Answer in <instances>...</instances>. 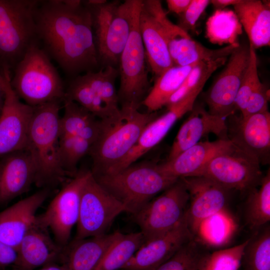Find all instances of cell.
Masks as SVG:
<instances>
[{"instance_id":"1","label":"cell","mask_w":270,"mask_h":270,"mask_svg":"<svg viewBox=\"0 0 270 270\" xmlns=\"http://www.w3.org/2000/svg\"><path fill=\"white\" fill-rule=\"evenodd\" d=\"M36 22L43 49L66 74L94 71L100 65L92 14L84 2L40 1Z\"/></svg>"},{"instance_id":"2","label":"cell","mask_w":270,"mask_h":270,"mask_svg":"<svg viewBox=\"0 0 270 270\" xmlns=\"http://www.w3.org/2000/svg\"><path fill=\"white\" fill-rule=\"evenodd\" d=\"M52 100L34 106L26 149L36 169L34 184L44 187L62 182L66 174L60 159L59 122L60 102Z\"/></svg>"},{"instance_id":"3","label":"cell","mask_w":270,"mask_h":270,"mask_svg":"<svg viewBox=\"0 0 270 270\" xmlns=\"http://www.w3.org/2000/svg\"><path fill=\"white\" fill-rule=\"evenodd\" d=\"M138 109L120 108V112L101 120V130L89 154L92 160V175L104 174L122 160L138 140L145 126L156 118L154 112Z\"/></svg>"},{"instance_id":"4","label":"cell","mask_w":270,"mask_h":270,"mask_svg":"<svg viewBox=\"0 0 270 270\" xmlns=\"http://www.w3.org/2000/svg\"><path fill=\"white\" fill-rule=\"evenodd\" d=\"M92 176L132 214L178 180L163 172L158 164L150 162L132 164L116 172Z\"/></svg>"},{"instance_id":"5","label":"cell","mask_w":270,"mask_h":270,"mask_svg":"<svg viewBox=\"0 0 270 270\" xmlns=\"http://www.w3.org/2000/svg\"><path fill=\"white\" fill-rule=\"evenodd\" d=\"M40 0H0V70L10 74L28 50L39 43L36 11Z\"/></svg>"},{"instance_id":"6","label":"cell","mask_w":270,"mask_h":270,"mask_svg":"<svg viewBox=\"0 0 270 270\" xmlns=\"http://www.w3.org/2000/svg\"><path fill=\"white\" fill-rule=\"evenodd\" d=\"M10 83L20 99L33 107L65 98L64 87L50 56L39 46L33 45L14 69Z\"/></svg>"},{"instance_id":"7","label":"cell","mask_w":270,"mask_h":270,"mask_svg":"<svg viewBox=\"0 0 270 270\" xmlns=\"http://www.w3.org/2000/svg\"><path fill=\"white\" fill-rule=\"evenodd\" d=\"M140 1H106L94 6L85 3L92 12L95 43L102 68L107 66L116 68L118 65Z\"/></svg>"},{"instance_id":"8","label":"cell","mask_w":270,"mask_h":270,"mask_svg":"<svg viewBox=\"0 0 270 270\" xmlns=\"http://www.w3.org/2000/svg\"><path fill=\"white\" fill-rule=\"evenodd\" d=\"M260 164L254 156L230 140L208 162L200 176L230 190L248 193L260 184L263 176Z\"/></svg>"},{"instance_id":"9","label":"cell","mask_w":270,"mask_h":270,"mask_svg":"<svg viewBox=\"0 0 270 270\" xmlns=\"http://www.w3.org/2000/svg\"><path fill=\"white\" fill-rule=\"evenodd\" d=\"M118 74L116 68L107 66L78 76L66 90L64 99L78 103L100 120L114 116L120 112L115 87Z\"/></svg>"},{"instance_id":"10","label":"cell","mask_w":270,"mask_h":270,"mask_svg":"<svg viewBox=\"0 0 270 270\" xmlns=\"http://www.w3.org/2000/svg\"><path fill=\"white\" fill-rule=\"evenodd\" d=\"M142 3L140 0L136 9L130 34L120 58L118 95L120 108L138 109L149 88L144 48L138 26Z\"/></svg>"},{"instance_id":"11","label":"cell","mask_w":270,"mask_h":270,"mask_svg":"<svg viewBox=\"0 0 270 270\" xmlns=\"http://www.w3.org/2000/svg\"><path fill=\"white\" fill-rule=\"evenodd\" d=\"M188 202L186 186L179 178L132 214L144 242L169 232L182 222L186 217Z\"/></svg>"},{"instance_id":"12","label":"cell","mask_w":270,"mask_h":270,"mask_svg":"<svg viewBox=\"0 0 270 270\" xmlns=\"http://www.w3.org/2000/svg\"><path fill=\"white\" fill-rule=\"evenodd\" d=\"M128 212L124 206L106 190L91 174L81 192L78 219L74 240L106 233L115 218Z\"/></svg>"},{"instance_id":"13","label":"cell","mask_w":270,"mask_h":270,"mask_svg":"<svg viewBox=\"0 0 270 270\" xmlns=\"http://www.w3.org/2000/svg\"><path fill=\"white\" fill-rule=\"evenodd\" d=\"M91 174L90 170H80L60 190L46 211L37 216L36 223L50 230L54 240L65 247L69 242L74 226L77 224L80 194Z\"/></svg>"},{"instance_id":"14","label":"cell","mask_w":270,"mask_h":270,"mask_svg":"<svg viewBox=\"0 0 270 270\" xmlns=\"http://www.w3.org/2000/svg\"><path fill=\"white\" fill-rule=\"evenodd\" d=\"M250 56V48L240 46L230 56L228 62L205 96L211 114L226 119L235 110V101Z\"/></svg>"},{"instance_id":"15","label":"cell","mask_w":270,"mask_h":270,"mask_svg":"<svg viewBox=\"0 0 270 270\" xmlns=\"http://www.w3.org/2000/svg\"><path fill=\"white\" fill-rule=\"evenodd\" d=\"M200 92H191L180 101L167 106L168 112L149 122L125 156L104 174L116 172L134 164L158 144L176 122L191 111Z\"/></svg>"},{"instance_id":"16","label":"cell","mask_w":270,"mask_h":270,"mask_svg":"<svg viewBox=\"0 0 270 270\" xmlns=\"http://www.w3.org/2000/svg\"><path fill=\"white\" fill-rule=\"evenodd\" d=\"M189 194L186 220L192 233L202 224L224 209L230 190L204 176L180 178Z\"/></svg>"},{"instance_id":"17","label":"cell","mask_w":270,"mask_h":270,"mask_svg":"<svg viewBox=\"0 0 270 270\" xmlns=\"http://www.w3.org/2000/svg\"><path fill=\"white\" fill-rule=\"evenodd\" d=\"M10 81L6 88L4 104L0 116V156L25 148L34 110V107L21 102Z\"/></svg>"},{"instance_id":"18","label":"cell","mask_w":270,"mask_h":270,"mask_svg":"<svg viewBox=\"0 0 270 270\" xmlns=\"http://www.w3.org/2000/svg\"><path fill=\"white\" fill-rule=\"evenodd\" d=\"M192 238L186 216L169 232L144 242L122 270H154Z\"/></svg>"},{"instance_id":"19","label":"cell","mask_w":270,"mask_h":270,"mask_svg":"<svg viewBox=\"0 0 270 270\" xmlns=\"http://www.w3.org/2000/svg\"><path fill=\"white\" fill-rule=\"evenodd\" d=\"M44 188L0 212V240L17 249L28 232L36 224V212L49 194Z\"/></svg>"},{"instance_id":"20","label":"cell","mask_w":270,"mask_h":270,"mask_svg":"<svg viewBox=\"0 0 270 270\" xmlns=\"http://www.w3.org/2000/svg\"><path fill=\"white\" fill-rule=\"evenodd\" d=\"M190 112L176 134L166 161L174 159L210 134L219 140H229L226 119L211 114L200 105L194 104Z\"/></svg>"},{"instance_id":"21","label":"cell","mask_w":270,"mask_h":270,"mask_svg":"<svg viewBox=\"0 0 270 270\" xmlns=\"http://www.w3.org/2000/svg\"><path fill=\"white\" fill-rule=\"evenodd\" d=\"M48 231L36 222L17 247L14 270H34L50 263L62 262L66 246L58 244Z\"/></svg>"},{"instance_id":"22","label":"cell","mask_w":270,"mask_h":270,"mask_svg":"<svg viewBox=\"0 0 270 270\" xmlns=\"http://www.w3.org/2000/svg\"><path fill=\"white\" fill-rule=\"evenodd\" d=\"M229 140L254 156L260 164H267L270 156V113L268 111L237 119Z\"/></svg>"},{"instance_id":"23","label":"cell","mask_w":270,"mask_h":270,"mask_svg":"<svg viewBox=\"0 0 270 270\" xmlns=\"http://www.w3.org/2000/svg\"><path fill=\"white\" fill-rule=\"evenodd\" d=\"M0 161V205L27 192L34 184L36 169L29 152L17 150Z\"/></svg>"},{"instance_id":"24","label":"cell","mask_w":270,"mask_h":270,"mask_svg":"<svg viewBox=\"0 0 270 270\" xmlns=\"http://www.w3.org/2000/svg\"><path fill=\"white\" fill-rule=\"evenodd\" d=\"M230 142L219 139L200 142L174 159L158 164L159 167L165 174L177 179L200 176L208 162Z\"/></svg>"},{"instance_id":"25","label":"cell","mask_w":270,"mask_h":270,"mask_svg":"<svg viewBox=\"0 0 270 270\" xmlns=\"http://www.w3.org/2000/svg\"><path fill=\"white\" fill-rule=\"evenodd\" d=\"M138 26L146 60L154 74L158 77L174 64L161 27L142 0Z\"/></svg>"},{"instance_id":"26","label":"cell","mask_w":270,"mask_h":270,"mask_svg":"<svg viewBox=\"0 0 270 270\" xmlns=\"http://www.w3.org/2000/svg\"><path fill=\"white\" fill-rule=\"evenodd\" d=\"M120 232L74 240L65 247L63 263L67 270H94Z\"/></svg>"},{"instance_id":"27","label":"cell","mask_w":270,"mask_h":270,"mask_svg":"<svg viewBox=\"0 0 270 270\" xmlns=\"http://www.w3.org/2000/svg\"><path fill=\"white\" fill-rule=\"evenodd\" d=\"M236 14L255 50L270 46V2L242 0L234 6Z\"/></svg>"},{"instance_id":"28","label":"cell","mask_w":270,"mask_h":270,"mask_svg":"<svg viewBox=\"0 0 270 270\" xmlns=\"http://www.w3.org/2000/svg\"><path fill=\"white\" fill-rule=\"evenodd\" d=\"M62 102L64 112L60 118V138L76 136L92 144L99 136L101 120L72 100L64 99Z\"/></svg>"},{"instance_id":"29","label":"cell","mask_w":270,"mask_h":270,"mask_svg":"<svg viewBox=\"0 0 270 270\" xmlns=\"http://www.w3.org/2000/svg\"><path fill=\"white\" fill-rule=\"evenodd\" d=\"M196 63L186 66H174L156 77L153 86L141 104L146 108L147 112H156L166 106Z\"/></svg>"},{"instance_id":"30","label":"cell","mask_w":270,"mask_h":270,"mask_svg":"<svg viewBox=\"0 0 270 270\" xmlns=\"http://www.w3.org/2000/svg\"><path fill=\"white\" fill-rule=\"evenodd\" d=\"M144 242L140 232L123 234L108 247L94 270H118L128 262Z\"/></svg>"},{"instance_id":"31","label":"cell","mask_w":270,"mask_h":270,"mask_svg":"<svg viewBox=\"0 0 270 270\" xmlns=\"http://www.w3.org/2000/svg\"><path fill=\"white\" fill-rule=\"evenodd\" d=\"M245 218L249 228L256 230L270 220V172L263 176L260 184L248 192Z\"/></svg>"},{"instance_id":"32","label":"cell","mask_w":270,"mask_h":270,"mask_svg":"<svg viewBox=\"0 0 270 270\" xmlns=\"http://www.w3.org/2000/svg\"><path fill=\"white\" fill-rule=\"evenodd\" d=\"M242 25L236 13L227 10H217L206 22V36L211 42L229 44L237 42Z\"/></svg>"},{"instance_id":"33","label":"cell","mask_w":270,"mask_h":270,"mask_svg":"<svg viewBox=\"0 0 270 270\" xmlns=\"http://www.w3.org/2000/svg\"><path fill=\"white\" fill-rule=\"evenodd\" d=\"M227 60L228 58L224 57L198 62L179 88L170 98L166 106L180 101L191 92H201L212 74L223 66Z\"/></svg>"},{"instance_id":"34","label":"cell","mask_w":270,"mask_h":270,"mask_svg":"<svg viewBox=\"0 0 270 270\" xmlns=\"http://www.w3.org/2000/svg\"><path fill=\"white\" fill-rule=\"evenodd\" d=\"M242 266L243 270H270V230L258 232L248 242L244 250Z\"/></svg>"},{"instance_id":"35","label":"cell","mask_w":270,"mask_h":270,"mask_svg":"<svg viewBox=\"0 0 270 270\" xmlns=\"http://www.w3.org/2000/svg\"><path fill=\"white\" fill-rule=\"evenodd\" d=\"M248 239L234 246L203 255L198 270H239Z\"/></svg>"},{"instance_id":"36","label":"cell","mask_w":270,"mask_h":270,"mask_svg":"<svg viewBox=\"0 0 270 270\" xmlns=\"http://www.w3.org/2000/svg\"><path fill=\"white\" fill-rule=\"evenodd\" d=\"M92 144L76 136L60 138V159L61 166L66 176L74 177L79 161L88 154Z\"/></svg>"},{"instance_id":"37","label":"cell","mask_w":270,"mask_h":270,"mask_svg":"<svg viewBox=\"0 0 270 270\" xmlns=\"http://www.w3.org/2000/svg\"><path fill=\"white\" fill-rule=\"evenodd\" d=\"M204 254L192 238L154 270H198Z\"/></svg>"},{"instance_id":"38","label":"cell","mask_w":270,"mask_h":270,"mask_svg":"<svg viewBox=\"0 0 270 270\" xmlns=\"http://www.w3.org/2000/svg\"><path fill=\"white\" fill-rule=\"evenodd\" d=\"M249 48L248 62L235 101V110H240L241 114L244 112L251 94L262 84L260 80L258 72L256 50L250 45Z\"/></svg>"},{"instance_id":"39","label":"cell","mask_w":270,"mask_h":270,"mask_svg":"<svg viewBox=\"0 0 270 270\" xmlns=\"http://www.w3.org/2000/svg\"><path fill=\"white\" fill-rule=\"evenodd\" d=\"M210 3L208 0H191L186 10L180 14V24L178 26L186 32L193 30L197 20Z\"/></svg>"},{"instance_id":"40","label":"cell","mask_w":270,"mask_h":270,"mask_svg":"<svg viewBox=\"0 0 270 270\" xmlns=\"http://www.w3.org/2000/svg\"><path fill=\"white\" fill-rule=\"evenodd\" d=\"M268 92L269 90H267L262 84L250 96L246 107L241 116H244L268 111L269 94Z\"/></svg>"},{"instance_id":"41","label":"cell","mask_w":270,"mask_h":270,"mask_svg":"<svg viewBox=\"0 0 270 270\" xmlns=\"http://www.w3.org/2000/svg\"><path fill=\"white\" fill-rule=\"evenodd\" d=\"M17 249L0 240V268L14 266L18 260Z\"/></svg>"},{"instance_id":"42","label":"cell","mask_w":270,"mask_h":270,"mask_svg":"<svg viewBox=\"0 0 270 270\" xmlns=\"http://www.w3.org/2000/svg\"><path fill=\"white\" fill-rule=\"evenodd\" d=\"M191 0H167L168 8L170 12L181 14L186 9Z\"/></svg>"},{"instance_id":"43","label":"cell","mask_w":270,"mask_h":270,"mask_svg":"<svg viewBox=\"0 0 270 270\" xmlns=\"http://www.w3.org/2000/svg\"><path fill=\"white\" fill-rule=\"evenodd\" d=\"M242 0H210L214 8L217 10H222L227 6L236 5L240 3Z\"/></svg>"},{"instance_id":"44","label":"cell","mask_w":270,"mask_h":270,"mask_svg":"<svg viewBox=\"0 0 270 270\" xmlns=\"http://www.w3.org/2000/svg\"><path fill=\"white\" fill-rule=\"evenodd\" d=\"M39 270H67V268L63 262H53L44 266Z\"/></svg>"},{"instance_id":"45","label":"cell","mask_w":270,"mask_h":270,"mask_svg":"<svg viewBox=\"0 0 270 270\" xmlns=\"http://www.w3.org/2000/svg\"><path fill=\"white\" fill-rule=\"evenodd\" d=\"M9 80L8 82V84L6 86H4L2 84H0V116L1 115V114L2 112L4 106V101L6 99V90L7 86V85L8 83V82L10 81Z\"/></svg>"},{"instance_id":"46","label":"cell","mask_w":270,"mask_h":270,"mask_svg":"<svg viewBox=\"0 0 270 270\" xmlns=\"http://www.w3.org/2000/svg\"><path fill=\"white\" fill-rule=\"evenodd\" d=\"M10 80V75L7 74H4V75L0 70V84L6 86Z\"/></svg>"}]
</instances>
